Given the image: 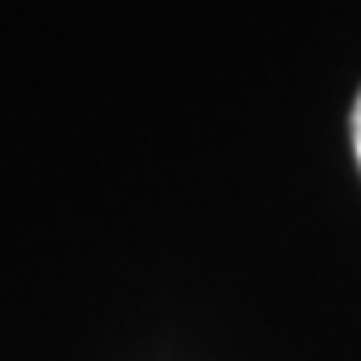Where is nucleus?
Wrapping results in <instances>:
<instances>
[{
	"mask_svg": "<svg viewBox=\"0 0 361 361\" xmlns=\"http://www.w3.org/2000/svg\"><path fill=\"white\" fill-rule=\"evenodd\" d=\"M353 149H357V161H361V92H357V104H353Z\"/></svg>",
	"mask_w": 361,
	"mask_h": 361,
	"instance_id": "obj_1",
	"label": "nucleus"
}]
</instances>
